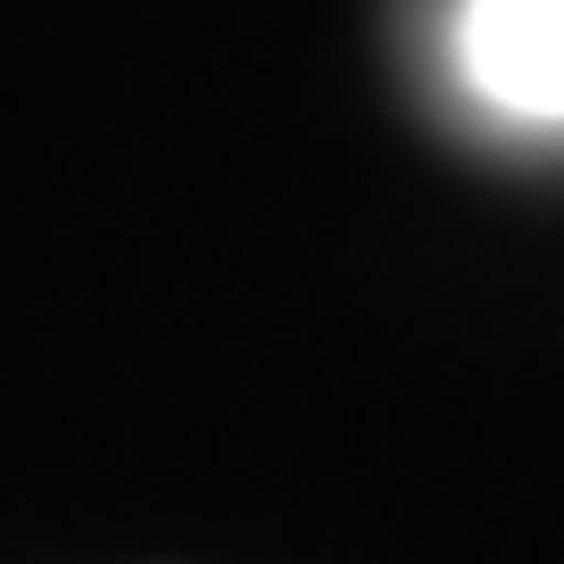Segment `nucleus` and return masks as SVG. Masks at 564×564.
Masks as SVG:
<instances>
[{"label": "nucleus", "instance_id": "f257e3e1", "mask_svg": "<svg viewBox=\"0 0 564 564\" xmlns=\"http://www.w3.org/2000/svg\"><path fill=\"white\" fill-rule=\"evenodd\" d=\"M457 75L507 124H564V0H465Z\"/></svg>", "mask_w": 564, "mask_h": 564}]
</instances>
